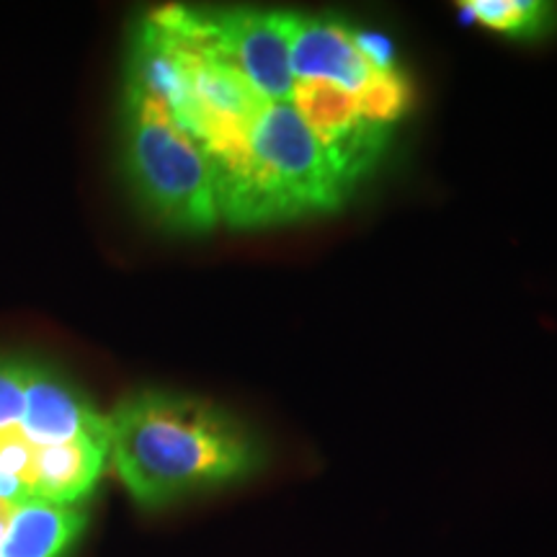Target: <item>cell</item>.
I'll list each match as a JSON object with an SVG mask.
<instances>
[{"label": "cell", "instance_id": "6da1fadb", "mask_svg": "<svg viewBox=\"0 0 557 557\" xmlns=\"http://www.w3.org/2000/svg\"><path fill=\"white\" fill-rule=\"evenodd\" d=\"M109 465V416L52 367L0 359V498L81 506Z\"/></svg>", "mask_w": 557, "mask_h": 557}, {"label": "cell", "instance_id": "7a4b0ae2", "mask_svg": "<svg viewBox=\"0 0 557 557\" xmlns=\"http://www.w3.org/2000/svg\"><path fill=\"white\" fill-rule=\"evenodd\" d=\"M109 462L139 506L156 508L250 475L261 449L225 410L143 389L109 413Z\"/></svg>", "mask_w": 557, "mask_h": 557}, {"label": "cell", "instance_id": "3957f363", "mask_svg": "<svg viewBox=\"0 0 557 557\" xmlns=\"http://www.w3.org/2000/svg\"><path fill=\"white\" fill-rule=\"evenodd\" d=\"M323 145L292 109L267 103L256 116L240 171L220 186V218L233 227H263L333 212L348 197Z\"/></svg>", "mask_w": 557, "mask_h": 557}, {"label": "cell", "instance_id": "277c9868", "mask_svg": "<svg viewBox=\"0 0 557 557\" xmlns=\"http://www.w3.org/2000/svg\"><path fill=\"white\" fill-rule=\"evenodd\" d=\"M124 165L152 218L181 233H207L220 218L214 169L163 101L127 83Z\"/></svg>", "mask_w": 557, "mask_h": 557}, {"label": "cell", "instance_id": "5b68a950", "mask_svg": "<svg viewBox=\"0 0 557 557\" xmlns=\"http://www.w3.org/2000/svg\"><path fill=\"white\" fill-rule=\"evenodd\" d=\"M201 37L263 101L287 103L295 90L289 65L292 13L287 11H194Z\"/></svg>", "mask_w": 557, "mask_h": 557}, {"label": "cell", "instance_id": "8992f818", "mask_svg": "<svg viewBox=\"0 0 557 557\" xmlns=\"http://www.w3.org/2000/svg\"><path fill=\"white\" fill-rule=\"evenodd\" d=\"M292 109L312 129L325 156L351 191L374 169L389 143V129L361 114L357 94L323 81H295Z\"/></svg>", "mask_w": 557, "mask_h": 557}, {"label": "cell", "instance_id": "52a82bcc", "mask_svg": "<svg viewBox=\"0 0 557 557\" xmlns=\"http://www.w3.org/2000/svg\"><path fill=\"white\" fill-rule=\"evenodd\" d=\"M289 65L295 81H323L359 94L372 81L374 70L359 52L354 26L333 16L292 13Z\"/></svg>", "mask_w": 557, "mask_h": 557}, {"label": "cell", "instance_id": "ba28073f", "mask_svg": "<svg viewBox=\"0 0 557 557\" xmlns=\"http://www.w3.org/2000/svg\"><path fill=\"white\" fill-rule=\"evenodd\" d=\"M83 527L81 506L0 498V557H65Z\"/></svg>", "mask_w": 557, "mask_h": 557}, {"label": "cell", "instance_id": "9c48e42d", "mask_svg": "<svg viewBox=\"0 0 557 557\" xmlns=\"http://www.w3.org/2000/svg\"><path fill=\"white\" fill-rule=\"evenodd\" d=\"M459 9L485 29L511 39L537 41L557 32V3L547 0H462Z\"/></svg>", "mask_w": 557, "mask_h": 557}, {"label": "cell", "instance_id": "30bf717a", "mask_svg": "<svg viewBox=\"0 0 557 557\" xmlns=\"http://www.w3.org/2000/svg\"><path fill=\"white\" fill-rule=\"evenodd\" d=\"M354 39H357L359 52L364 54V60L374 70H395V67H398V65H395L393 41H389L385 34L354 29Z\"/></svg>", "mask_w": 557, "mask_h": 557}]
</instances>
